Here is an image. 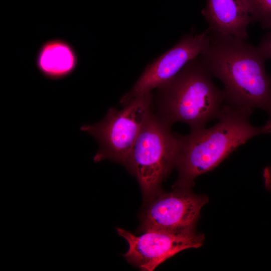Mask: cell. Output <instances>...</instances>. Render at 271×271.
Wrapping results in <instances>:
<instances>
[{
	"instance_id": "cell-1",
	"label": "cell",
	"mask_w": 271,
	"mask_h": 271,
	"mask_svg": "<svg viewBox=\"0 0 271 271\" xmlns=\"http://www.w3.org/2000/svg\"><path fill=\"white\" fill-rule=\"evenodd\" d=\"M208 29L209 43L199 57L211 75L223 83L226 103L261 109L271 120V80L265 69L266 58L247 40Z\"/></svg>"
},
{
	"instance_id": "cell-2",
	"label": "cell",
	"mask_w": 271,
	"mask_h": 271,
	"mask_svg": "<svg viewBox=\"0 0 271 271\" xmlns=\"http://www.w3.org/2000/svg\"><path fill=\"white\" fill-rule=\"evenodd\" d=\"M253 110L226 103L217 123L179 135L175 166L178 179L172 187L192 188L196 178L214 169L240 146L255 136L271 133V120L261 127L250 123Z\"/></svg>"
},
{
	"instance_id": "cell-3",
	"label": "cell",
	"mask_w": 271,
	"mask_h": 271,
	"mask_svg": "<svg viewBox=\"0 0 271 271\" xmlns=\"http://www.w3.org/2000/svg\"><path fill=\"white\" fill-rule=\"evenodd\" d=\"M212 76L198 56L171 80L157 88L153 112L172 125L181 121L191 130L205 127L218 119L226 103L223 90L213 83Z\"/></svg>"
},
{
	"instance_id": "cell-4",
	"label": "cell",
	"mask_w": 271,
	"mask_h": 271,
	"mask_svg": "<svg viewBox=\"0 0 271 271\" xmlns=\"http://www.w3.org/2000/svg\"><path fill=\"white\" fill-rule=\"evenodd\" d=\"M153 111L144 124L125 167L137 179L145 199L162 189L161 183L175 168L179 134Z\"/></svg>"
},
{
	"instance_id": "cell-5",
	"label": "cell",
	"mask_w": 271,
	"mask_h": 271,
	"mask_svg": "<svg viewBox=\"0 0 271 271\" xmlns=\"http://www.w3.org/2000/svg\"><path fill=\"white\" fill-rule=\"evenodd\" d=\"M154 96L151 91L139 95L123 104L120 110L109 108L98 122L80 127V130L94 137L98 144L94 162L108 160L125 167L135 141L153 111Z\"/></svg>"
},
{
	"instance_id": "cell-6",
	"label": "cell",
	"mask_w": 271,
	"mask_h": 271,
	"mask_svg": "<svg viewBox=\"0 0 271 271\" xmlns=\"http://www.w3.org/2000/svg\"><path fill=\"white\" fill-rule=\"evenodd\" d=\"M172 188L171 192L161 189L144 199L140 215V232L195 230L201 209L208 201L207 196L194 193L191 188Z\"/></svg>"
},
{
	"instance_id": "cell-7",
	"label": "cell",
	"mask_w": 271,
	"mask_h": 271,
	"mask_svg": "<svg viewBox=\"0 0 271 271\" xmlns=\"http://www.w3.org/2000/svg\"><path fill=\"white\" fill-rule=\"evenodd\" d=\"M116 230L128 245L123 257L131 265L146 271L154 270L183 250L200 247L204 239V235L195 230L175 232L153 230L142 232L140 235L119 227Z\"/></svg>"
},
{
	"instance_id": "cell-8",
	"label": "cell",
	"mask_w": 271,
	"mask_h": 271,
	"mask_svg": "<svg viewBox=\"0 0 271 271\" xmlns=\"http://www.w3.org/2000/svg\"><path fill=\"white\" fill-rule=\"evenodd\" d=\"M209 40L208 29L199 34L185 35L177 44L146 68L131 90L122 96L120 103L123 105L171 80L189 61L204 51Z\"/></svg>"
},
{
	"instance_id": "cell-9",
	"label": "cell",
	"mask_w": 271,
	"mask_h": 271,
	"mask_svg": "<svg viewBox=\"0 0 271 271\" xmlns=\"http://www.w3.org/2000/svg\"><path fill=\"white\" fill-rule=\"evenodd\" d=\"M202 14L211 31L247 40V29L251 19L247 0H207Z\"/></svg>"
},
{
	"instance_id": "cell-10",
	"label": "cell",
	"mask_w": 271,
	"mask_h": 271,
	"mask_svg": "<svg viewBox=\"0 0 271 271\" xmlns=\"http://www.w3.org/2000/svg\"><path fill=\"white\" fill-rule=\"evenodd\" d=\"M35 63L45 78L59 80L71 75L79 63L78 54L72 45L61 39L47 41L40 47Z\"/></svg>"
},
{
	"instance_id": "cell-11",
	"label": "cell",
	"mask_w": 271,
	"mask_h": 271,
	"mask_svg": "<svg viewBox=\"0 0 271 271\" xmlns=\"http://www.w3.org/2000/svg\"><path fill=\"white\" fill-rule=\"evenodd\" d=\"M247 1L251 23H258L263 29L271 28V0Z\"/></svg>"
},
{
	"instance_id": "cell-12",
	"label": "cell",
	"mask_w": 271,
	"mask_h": 271,
	"mask_svg": "<svg viewBox=\"0 0 271 271\" xmlns=\"http://www.w3.org/2000/svg\"><path fill=\"white\" fill-rule=\"evenodd\" d=\"M266 59H271V32L257 46ZM271 80V76L270 77Z\"/></svg>"
},
{
	"instance_id": "cell-13",
	"label": "cell",
	"mask_w": 271,
	"mask_h": 271,
	"mask_svg": "<svg viewBox=\"0 0 271 271\" xmlns=\"http://www.w3.org/2000/svg\"><path fill=\"white\" fill-rule=\"evenodd\" d=\"M263 175L266 188L271 189V167H266L263 170Z\"/></svg>"
}]
</instances>
